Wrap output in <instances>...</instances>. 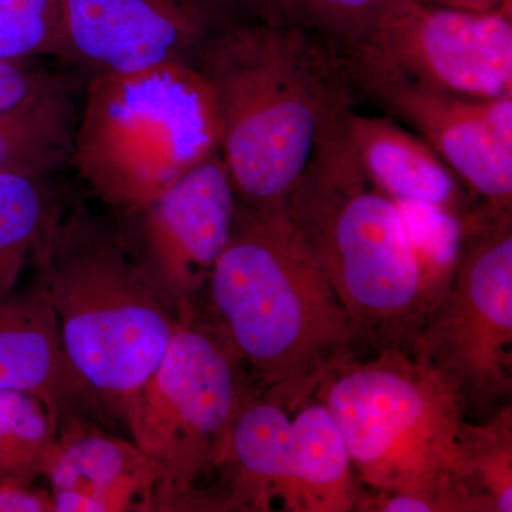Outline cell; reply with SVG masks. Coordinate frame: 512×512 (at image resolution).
Here are the masks:
<instances>
[{
	"instance_id": "6da1fadb",
	"label": "cell",
	"mask_w": 512,
	"mask_h": 512,
	"mask_svg": "<svg viewBox=\"0 0 512 512\" xmlns=\"http://www.w3.org/2000/svg\"><path fill=\"white\" fill-rule=\"evenodd\" d=\"M208 285L215 328L241 357L256 393L289 412L312 400L330 370L363 346L285 205L238 202Z\"/></svg>"
},
{
	"instance_id": "7a4b0ae2",
	"label": "cell",
	"mask_w": 512,
	"mask_h": 512,
	"mask_svg": "<svg viewBox=\"0 0 512 512\" xmlns=\"http://www.w3.org/2000/svg\"><path fill=\"white\" fill-rule=\"evenodd\" d=\"M195 59L214 90L238 202L285 205L320 133L348 110L335 59L299 23L266 20L221 23Z\"/></svg>"
},
{
	"instance_id": "3957f363",
	"label": "cell",
	"mask_w": 512,
	"mask_h": 512,
	"mask_svg": "<svg viewBox=\"0 0 512 512\" xmlns=\"http://www.w3.org/2000/svg\"><path fill=\"white\" fill-rule=\"evenodd\" d=\"M33 261L64 352L101 404L121 416L184 322L177 303L141 264L123 229L82 208L57 212Z\"/></svg>"
},
{
	"instance_id": "277c9868",
	"label": "cell",
	"mask_w": 512,
	"mask_h": 512,
	"mask_svg": "<svg viewBox=\"0 0 512 512\" xmlns=\"http://www.w3.org/2000/svg\"><path fill=\"white\" fill-rule=\"evenodd\" d=\"M375 352L333 367L313 397L339 427L360 483L420 498L433 512H491L468 484L457 384L409 348Z\"/></svg>"
},
{
	"instance_id": "5b68a950",
	"label": "cell",
	"mask_w": 512,
	"mask_h": 512,
	"mask_svg": "<svg viewBox=\"0 0 512 512\" xmlns=\"http://www.w3.org/2000/svg\"><path fill=\"white\" fill-rule=\"evenodd\" d=\"M348 111L320 133L285 202L286 214L363 345L409 348L427 320L419 269L399 207L357 157L346 130Z\"/></svg>"
},
{
	"instance_id": "8992f818",
	"label": "cell",
	"mask_w": 512,
	"mask_h": 512,
	"mask_svg": "<svg viewBox=\"0 0 512 512\" xmlns=\"http://www.w3.org/2000/svg\"><path fill=\"white\" fill-rule=\"evenodd\" d=\"M221 137L214 90L194 64L96 73L70 164L104 204L131 214L221 151Z\"/></svg>"
},
{
	"instance_id": "52a82bcc",
	"label": "cell",
	"mask_w": 512,
	"mask_h": 512,
	"mask_svg": "<svg viewBox=\"0 0 512 512\" xmlns=\"http://www.w3.org/2000/svg\"><path fill=\"white\" fill-rule=\"evenodd\" d=\"M256 392L244 362L215 326L191 316L121 417L160 468L156 510L197 505V485L221 470L232 426Z\"/></svg>"
},
{
	"instance_id": "ba28073f",
	"label": "cell",
	"mask_w": 512,
	"mask_h": 512,
	"mask_svg": "<svg viewBox=\"0 0 512 512\" xmlns=\"http://www.w3.org/2000/svg\"><path fill=\"white\" fill-rule=\"evenodd\" d=\"M463 251L446 298L409 349L484 412L512 392L511 211L464 215Z\"/></svg>"
},
{
	"instance_id": "9c48e42d",
	"label": "cell",
	"mask_w": 512,
	"mask_h": 512,
	"mask_svg": "<svg viewBox=\"0 0 512 512\" xmlns=\"http://www.w3.org/2000/svg\"><path fill=\"white\" fill-rule=\"evenodd\" d=\"M350 60L453 96H512V10L396 0Z\"/></svg>"
},
{
	"instance_id": "30bf717a",
	"label": "cell",
	"mask_w": 512,
	"mask_h": 512,
	"mask_svg": "<svg viewBox=\"0 0 512 512\" xmlns=\"http://www.w3.org/2000/svg\"><path fill=\"white\" fill-rule=\"evenodd\" d=\"M237 204L218 151L146 207L127 214L137 220V244L127 239L128 245L170 293L184 320L195 315L192 299L227 248Z\"/></svg>"
},
{
	"instance_id": "8fae6325",
	"label": "cell",
	"mask_w": 512,
	"mask_h": 512,
	"mask_svg": "<svg viewBox=\"0 0 512 512\" xmlns=\"http://www.w3.org/2000/svg\"><path fill=\"white\" fill-rule=\"evenodd\" d=\"M370 92L409 121L457 177L487 202L511 211L512 96L470 99L427 89L380 70H356Z\"/></svg>"
},
{
	"instance_id": "7c38bea8",
	"label": "cell",
	"mask_w": 512,
	"mask_h": 512,
	"mask_svg": "<svg viewBox=\"0 0 512 512\" xmlns=\"http://www.w3.org/2000/svg\"><path fill=\"white\" fill-rule=\"evenodd\" d=\"M66 57L96 73L192 63L222 20L207 0H62Z\"/></svg>"
},
{
	"instance_id": "4fadbf2b",
	"label": "cell",
	"mask_w": 512,
	"mask_h": 512,
	"mask_svg": "<svg viewBox=\"0 0 512 512\" xmlns=\"http://www.w3.org/2000/svg\"><path fill=\"white\" fill-rule=\"evenodd\" d=\"M59 512L153 511L160 468L131 441L82 419L64 424L47 471Z\"/></svg>"
},
{
	"instance_id": "5bb4252c",
	"label": "cell",
	"mask_w": 512,
	"mask_h": 512,
	"mask_svg": "<svg viewBox=\"0 0 512 512\" xmlns=\"http://www.w3.org/2000/svg\"><path fill=\"white\" fill-rule=\"evenodd\" d=\"M0 390L33 394L56 424L100 410V399L64 352L52 306L39 291L0 301Z\"/></svg>"
},
{
	"instance_id": "9a60e30c",
	"label": "cell",
	"mask_w": 512,
	"mask_h": 512,
	"mask_svg": "<svg viewBox=\"0 0 512 512\" xmlns=\"http://www.w3.org/2000/svg\"><path fill=\"white\" fill-rule=\"evenodd\" d=\"M289 410L256 392L239 410L227 457L228 510L268 511L282 501L295 511L292 420Z\"/></svg>"
},
{
	"instance_id": "2e32d148",
	"label": "cell",
	"mask_w": 512,
	"mask_h": 512,
	"mask_svg": "<svg viewBox=\"0 0 512 512\" xmlns=\"http://www.w3.org/2000/svg\"><path fill=\"white\" fill-rule=\"evenodd\" d=\"M346 130L366 174L392 200L436 205L463 215L456 174L421 138L376 117L348 111Z\"/></svg>"
},
{
	"instance_id": "e0dca14e",
	"label": "cell",
	"mask_w": 512,
	"mask_h": 512,
	"mask_svg": "<svg viewBox=\"0 0 512 512\" xmlns=\"http://www.w3.org/2000/svg\"><path fill=\"white\" fill-rule=\"evenodd\" d=\"M292 420L295 511H362L367 495L359 485L348 448L329 410L312 399Z\"/></svg>"
},
{
	"instance_id": "ac0fdd59",
	"label": "cell",
	"mask_w": 512,
	"mask_h": 512,
	"mask_svg": "<svg viewBox=\"0 0 512 512\" xmlns=\"http://www.w3.org/2000/svg\"><path fill=\"white\" fill-rule=\"evenodd\" d=\"M79 110L62 80H52L0 116V174L43 178L72 161Z\"/></svg>"
},
{
	"instance_id": "d6986e66",
	"label": "cell",
	"mask_w": 512,
	"mask_h": 512,
	"mask_svg": "<svg viewBox=\"0 0 512 512\" xmlns=\"http://www.w3.org/2000/svg\"><path fill=\"white\" fill-rule=\"evenodd\" d=\"M59 431L45 404L18 390H0V488H29L46 476Z\"/></svg>"
},
{
	"instance_id": "ffe728a7",
	"label": "cell",
	"mask_w": 512,
	"mask_h": 512,
	"mask_svg": "<svg viewBox=\"0 0 512 512\" xmlns=\"http://www.w3.org/2000/svg\"><path fill=\"white\" fill-rule=\"evenodd\" d=\"M57 212L42 178L0 174V301L12 295Z\"/></svg>"
},
{
	"instance_id": "44dd1931",
	"label": "cell",
	"mask_w": 512,
	"mask_h": 512,
	"mask_svg": "<svg viewBox=\"0 0 512 512\" xmlns=\"http://www.w3.org/2000/svg\"><path fill=\"white\" fill-rule=\"evenodd\" d=\"M419 269L427 319L446 298L463 251L464 217L417 201H396ZM427 322V320H426Z\"/></svg>"
},
{
	"instance_id": "7402d4cb",
	"label": "cell",
	"mask_w": 512,
	"mask_h": 512,
	"mask_svg": "<svg viewBox=\"0 0 512 512\" xmlns=\"http://www.w3.org/2000/svg\"><path fill=\"white\" fill-rule=\"evenodd\" d=\"M460 439L471 490L491 512H511L512 407L505 404L480 426L464 421Z\"/></svg>"
},
{
	"instance_id": "603a6c76",
	"label": "cell",
	"mask_w": 512,
	"mask_h": 512,
	"mask_svg": "<svg viewBox=\"0 0 512 512\" xmlns=\"http://www.w3.org/2000/svg\"><path fill=\"white\" fill-rule=\"evenodd\" d=\"M303 28L316 30L328 42L352 53L369 39L396 0H292Z\"/></svg>"
},
{
	"instance_id": "cb8c5ba5",
	"label": "cell",
	"mask_w": 512,
	"mask_h": 512,
	"mask_svg": "<svg viewBox=\"0 0 512 512\" xmlns=\"http://www.w3.org/2000/svg\"><path fill=\"white\" fill-rule=\"evenodd\" d=\"M66 57L62 18L0 8V60Z\"/></svg>"
},
{
	"instance_id": "d4e9b609",
	"label": "cell",
	"mask_w": 512,
	"mask_h": 512,
	"mask_svg": "<svg viewBox=\"0 0 512 512\" xmlns=\"http://www.w3.org/2000/svg\"><path fill=\"white\" fill-rule=\"evenodd\" d=\"M26 60H0V116L25 103L55 79Z\"/></svg>"
},
{
	"instance_id": "484cf974",
	"label": "cell",
	"mask_w": 512,
	"mask_h": 512,
	"mask_svg": "<svg viewBox=\"0 0 512 512\" xmlns=\"http://www.w3.org/2000/svg\"><path fill=\"white\" fill-rule=\"evenodd\" d=\"M222 22L266 20L298 23L292 0H207Z\"/></svg>"
},
{
	"instance_id": "4316f807",
	"label": "cell",
	"mask_w": 512,
	"mask_h": 512,
	"mask_svg": "<svg viewBox=\"0 0 512 512\" xmlns=\"http://www.w3.org/2000/svg\"><path fill=\"white\" fill-rule=\"evenodd\" d=\"M55 511L52 497L29 488H0V512Z\"/></svg>"
},
{
	"instance_id": "83f0119b",
	"label": "cell",
	"mask_w": 512,
	"mask_h": 512,
	"mask_svg": "<svg viewBox=\"0 0 512 512\" xmlns=\"http://www.w3.org/2000/svg\"><path fill=\"white\" fill-rule=\"evenodd\" d=\"M0 8L62 18V0H0Z\"/></svg>"
},
{
	"instance_id": "f1b7e54d",
	"label": "cell",
	"mask_w": 512,
	"mask_h": 512,
	"mask_svg": "<svg viewBox=\"0 0 512 512\" xmlns=\"http://www.w3.org/2000/svg\"><path fill=\"white\" fill-rule=\"evenodd\" d=\"M423 2L447 6V8L478 10V12L497 9L512 10V0H423Z\"/></svg>"
}]
</instances>
